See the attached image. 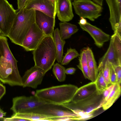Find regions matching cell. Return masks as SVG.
I'll return each instance as SVG.
<instances>
[{
  "mask_svg": "<svg viewBox=\"0 0 121 121\" xmlns=\"http://www.w3.org/2000/svg\"><path fill=\"white\" fill-rule=\"evenodd\" d=\"M17 61L9 48L6 36L0 37V80L11 86H22Z\"/></svg>",
  "mask_w": 121,
  "mask_h": 121,
  "instance_id": "cell-1",
  "label": "cell"
},
{
  "mask_svg": "<svg viewBox=\"0 0 121 121\" xmlns=\"http://www.w3.org/2000/svg\"><path fill=\"white\" fill-rule=\"evenodd\" d=\"M16 16L7 37L12 42L21 46L26 35L35 22V10L23 7L16 10Z\"/></svg>",
  "mask_w": 121,
  "mask_h": 121,
  "instance_id": "cell-2",
  "label": "cell"
},
{
  "mask_svg": "<svg viewBox=\"0 0 121 121\" xmlns=\"http://www.w3.org/2000/svg\"><path fill=\"white\" fill-rule=\"evenodd\" d=\"M35 65L46 73L51 69L56 60V51L53 35H45L33 51Z\"/></svg>",
  "mask_w": 121,
  "mask_h": 121,
  "instance_id": "cell-3",
  "label": "cell"
},
{
  "mask_svg": "<svg viewBox=\"0 0 121 121\" xmlns=\"http://www.w3.org/2000/svg\"><path fill=\"white\" fill-rule=\"evenodd\" d=\"M78 88L74 85L64 84L36 90L34 95L47 103L63 104L71 101Z\"/></svg>",
  "mask_w": 121,
  "mask_h": 121,
  "instance_id": "cell-4",
  "label": "cell"
},
{
  "mask_svg": "<svg viewBox=\"0 0 121 121\" xmlns=\"http://www.w3.org/2000/svg\"><path fill=\"white\" fill-rule=\"evenodd\" d=\"M72 4L75 13L80 18L94 21L101 15L102 6L91 0H74Z\"/></svg>",
  "mask_w": 121,
  "mask_h": 121,
  "instance_id": "cell-5",
  "label": "cell"
},
{
  "mask_svg": "<svg viewBox=\"0 0 121 121\" xmlns=\"http://www.w3.org/2000/svg\"><path fill=\"white\" fill-rule=\"evenodd\" d=\"M33 113L52 117H79L62 104L47 103L36 108L25 111L23 113Z\"/></svg>",
  "mask_w": 121,
  "mask_h": 121,
  "instance_id": "cell-6",
  "label": "cell"
},
{
  "mask_svg": "<svg viewBox=\"0 0 121 121\" xmlns=\"http://www.w3.org/2000/svg\"><path fill=\"white\" fill-rule=\"evenodd\" d=\"M102 94L99 95L97 93L81 100L71 101L62 104L71 111L78 109L88 113H93L95 111L102 107Z\"/></svg>",
  "mask_w": 121,
  "mask_h": 121,
  "instance_id": "cell-7",
  "label": "cell"
},
{
  "mask_svg": "<svg viewBox=\"0 0 121 121\" xmlns=\"http://www.w3.org/2000/svg\"><path fill=\"white\" fill-rule=\"evenodd\" d=\"M16 10L7 0H0V31L7 37L16 16Z\"/></svg>",
  "mask_w": 121,
  "mask_h": 121,
  "instance_id": "cell-8",
  "label": "cell"
},
{
  "mask_svg": "<svg viewBox=\"0 0 121 121\" xmlns=\"http://www.w3.org/2000/svg\"><path fill=\"white\" fill-rule=\"evenodd\" d=\"M12 101L11 109L13 114L23 113L26 110L47 103L40 100L34 95L17 97L13 99Z\"/></svg>",
  "mask_w": 121,
  "mask_h": 121,
  "instance_id": "cell-9",
  "label": "cell"
},
{
  "mask_svg": "<svg viewBox=\"0 0 121 121\" xmlns=\"http://www.w3.org/2000/svg\"><path fill=\"white\" fill-rule=\"evenodd\" d=\"M45 36L35 22L26 35L21 46L26 51H33Z\"/></svg>",
  "mask_w": 121,
  "mask_h": 121,
  "instance_id": "cell-10",
  "label": "cell"
},
{
  "mask_svg": "<svg viewBox=\"0 0 121 121\" xmlns=\"http://www.w3.org/2000/svg\"><path fill=\"white\" fill-rule=\"evenodd\" d=\"M46 73L42 69L34 65L27 70L22 78V86L36 88L41 84Z\"/></svg>",
  "mask_w": 121,
  "mask_h": 121,
  "instance_id": "cell-11",
  "label": "cell"
},
{
  "mask_svg": "<svg viewBox=\"0 0 121 121\" xmlns=\"http://www.w3.org/2000/svg\"><path fill=\"white\" fill-rule=\"evenodd\" d=\"M109 9V19L114 33L121 35V0H106Z\"/></svg>",
  "mask_w": 121,
  "mask_h": 121,
  "instance_id": "cell-12",
  "label": "cell"
},
{
  "mask_svg": "<svg viewBox=\"0 0 121 121\" xmlns=\"http://www.w3.org/2000/svg\"><path fill=\"white\" fill-rule=\"evenodd\" d=\"M56 6L49 0H28L24 7L27 9H33L54 17L56 15Z\"/></svg>",
  "mask_w": 121,
  "mask_h": 121,
  "instance_id": "cell-13",
  "label": "cell"
},
{
  "mask_svg": "<svg viewBox=\"0 0 121 121\" xmlns=\"http://www.w3.org/2000/svg\"><path fill=\"white\" fill-rule=\"evenodd\" d=\"M55 18L51 17L40 11H35V23L45 35H53Z\"/></svg>",
  "mask_w": 121,
  "mask_h": 121,
  "instance_id": "cell-14",
  "label": "cell"
},
{
  "mask_svg": "<svg viewBox=\"0 0 121 121\" xmlns=\"http://www.w3.org/2000/svg\"><path fill=\"white\" fill-rule=\"evenodd\" d=\"M79 24L83 30L87 32L90 35L93 39L95 45L99 48L102 47L104 43L110 39L109 35L88 22L84 25Z\"/></svg>",
  "mask_w": 121,
  "mask_h": 121,
  "instance_id": "cell-15",
  "label": "cell"
},
{
  "mask_svg": "<svg viewBox=\"0 0 121 121\" xmlns=\"http://www.w3.org/2000/svg\"><path fill=\"white\" fill-rule=\"evenodd\" d=\"M56 14L61 22H67L74 17L71 0H57Z\"/></svg>",
  "mask_w": 121,
  "mask_h": 121,
  "instance_id": "cell-16",
  "label": "cell"
},
{
  "mask_svg": "<svg viewBox=\"0 0 121 121\" xmlns=\"http://www.w3.org/2000/svg\"><path fill=\"white\" fill-rule=\"evenodd\" d=\"M95 82H91L78 88L71 101H79L89 97L97 93Z\"/></svg>",
  "mask_w": 121,
  "mask_h": 121,
  "instance_id": "cell-17",
  "label": "cell"
},
{
  "mask_svg": "<svg viewBox=\"0 0 121 121\" xmlns=\"http://www.w3.org/2000/svg\"><path fill=\"white\" fill-rule=\"evenodd\" d=\"M109 47L104 55L99 60L98 72L104 68L106 63L109 62L113 66L121 65L116 59L114 51L112 40L110 38Z\"/></svg>",
  "mask_w": 121,
  "mask_h": 121,
  "instance_id": "cell-18",
  "label": "cell"
},
{
  "mask_svg": "<svg viewBox=\"0 0 121 121\" xmlns=\"http://www.w3.org/2000/svg\"><path fill=\"white\" fill-rule=\"evenodd\" d=\"M84 48L86 56L90 80L92 82H95L97 78L98 71L94 54L92 50L89 47Z\"/></svg>",
  "mask_w": 121,
  "mask_h": 121,
  "instance_id": "cell-19",
  "label": "cell"
},
{
  "mask_svg": "<svg viewBox=\"0 0 121 121\" xmlns=\"http://www.w3.org/2000/svg\"><path fill=\"white\" fill-rule=\"evenodd\" d=\"M59 25L60 36L63 40L69 38L79 30L76 25L67 22H60Z\"/></svg>",
  "mask_w": 121,
  "mask_h": 121,
  "instance_id": "cell-20",
  "label": "cell"
},
{
  "mask_svg": "<svg viewBox=\"0 0 121 121\" xmlns=\"http://www.w3.org/2000/svg\"><path fill=\"white\" fill-rule=\"evenodd\" d=\"M53 34L56 51V60L58 63H61L63 57V48L66 42L65 40L61 39L58 28L54 30Z\"/></svg>",
  "mask_w": 121,
  "mask_h": 121,
  "instance_id": "cell-21",
  "label": "cell"
},
{
  "mask_svg": "<svg viewBox=\"0 0 121 121\" xmlns=\"http://www.w3.org/2000/svg\"><path fill=\"white\" fill-rule=\"evenodd\" d=\"M120 85L117 83L114 86L107 99L103 104L102 107L104 110L110 108L120 96L121 94Z\"/></svg>",
  "mask_w": 121,
  "mask_h": 121,
  "instance_id": "cell-22",
  "label": "cell"
},
{
  "mask_svg": "<svg viewBox=\"0 0 121 121\" xmlns=\"http://www.w3.org/2000/svg\"><path fill=\"white\" fill-rule=\"evenodd\" d=\"M78 60L77 67L82 71L85 78L90 80L86 56L84 48L81 51Z\"/></svg>",
  "mask_w": 121,
  "mask_h": 121,
  "instance_id": "cell-23",
  "label": "cell"
},
{
  "mask_svg": "<svg viewBox=\"0 0 121 121\" xmlns=\"http://www.w3.org/2000/svg\"><path fill=\"white\" fill-rule=\"evenodd\" d=\"M116 59L121 64V36L117 33H114L111 37Z\"/></svg>",
  "mask_w": 121,
  "mask_h": 121,
  "instance_id": "cell-24",
  "label": "cell"
},
{
  "mask_svg": "<svg viewBox=\"0 0 121 121\" xmlns=\"http://www.w3.org/2000/svg\"><path fill=\"white\" fill-rule=\"evenodd\" d=\"M11 117L24 119L29 121H39L45 119L53 118L50 116L33 113H17L13 114Z\"/></svg>",
  "mask_w": 121,
  "mask_h": 121,
  "instance_id": "cell-25",
  "label": "cell"
},
{
  "mask_svg": "<svg viewBox=\"0 0 121 121\" xmlns=\"http://www.w3.org/2000/svg\"><path fill=\"white\" fill-rule=\"evenodd\" d=\"M65 69V68L61 64L57 63L54 64L53 72L59 81L61 82L65 80L66 77Z\"/></svg>",
  "mask_w": 121,
  "mask_h": 121,
  "instance_id": "cell-26",
  "label": "cell"
},
{
  "mask_svg": "<svg viewBox=\"0 0 121 121\" xmlns=\"http://www.w3.org/2000/svg\"><path fill=\"white\" fill-rule=\"evenodd\" d=\"M95 82L97 94L99 95H102L108 86L105 80L102 71L99 72L97 78Z\"/></svg>",
  "mask_w": 121,
  "mask_h": 121,
  "instance_id": "cell-27",
  "label": "cell"
},
{
  "mask_svg": "<svg viewBox=\"0 0 121 121\" xmlns=\"http://www.w3.org/2000/svg\"><path fill=\"white\" fill-rule=\"evenodd\" d=\"M79 55L80 54L75 49L71 48L68 49L60 63L62 65H67L71 60L79 56Z\"/></svg>",
  "mask_w": 121,
  "mask_h": 121,
  "instance_id": "cell-28",
  "label": "cell"
},
{
  "mask_svg": "<svg viewBox=\"0 0 121 121\" xmlns=\"http://www.w3.org/2000/svg\"><path fill=\"white\" fill-rule=\"evenodd\" d=\"M102 71L103 76L107 85L110 84V63L107 62Z\"/></svg>",
  "mask_w": 121,
  "mask_h": 121,
  "instance_id": "cell-29",
  "label": "cell"
},
{
  "mask_svg": "<svg viewBox=\"0 0 121 121\" xmlns=\"http://www.w3.org/2000/svg\"><path fill=\"white\" fill-rule=\"evenodd\" d=\"M110 66V84H114L117 83V76L113 66L111 63Z\"/></svg>",
  "mask_w": 121,
  "mask_h": 121,
  "instance_id": "cell-30",
  "label": "cell"
},
{
  "mask_svg": "<svg viewBox=\"0 0 121 121\" xmlns=\"http://www.w3.org/2000/svg\"><path fill=\"white\" fill-rule=\"evenodd\" d=\"M114 86V84H111L110 85L108 86L104 91L102 94V105L107 99L111 91Z\"/></svg>",
  "mask_w": 121,
  "mask_h": 121,
  "instance_id": "cell-31",
  "label": "cell"
},
{
  "mask_svg": "<svg viewBox=\"0 0 121 121\" xmlns=\"http://www.w3.org/2000/svg\"><path fill=\"white\" fill-rule=\"evenodd\" d=\"M113 66L116 74L117 83L120 85L121 82V65Z\"/></svg>",
  "mask_w": 121,
  "mask_h": 121,
  "instance_id": "cell-32",
  "label": "cell"
},
{
  "mask_svg": "<svg viewBox=\"0 0 121 121\" xmlns=\"http://www.w3.org/2000/svg\"><path fill=\"white\" fill-rule=\"evenodd\" d=\"M70 117H62L51 118V121H73V118Z\"/></svg>",
  "mask_w": 121,
  "mask_h": 121,
  "instance_id": "cell-33",
  "label": "cell"
},
{
  "mask_svg": "<svg viewBox=\"0 0 121 121\" xmlns=\"http://www.w3.org/2000/svg\"><path fill=\"white\" fill-rule=\"evenodd\" d=\"M3 121H26L28 120L22 118L11 117L10 118H4Z\"/></svg>",
  "mask_w": 121,
  "mask_h": 121,
  "instance_id": "cell-34",
  "label": "cell"
},
{
  "mask_svg": "<svg viewBox=\"0 0 121 121\" xmlns=\"http://www.w3.org/2000/svg\"><path fill=\"white\" fill-rule=\"evenodd\" d=\"M28 0H17L18 9L19 10L23 8Z\"/></svg>",
  "mask_w": 121,
  "mask_h": 121,
  "instance_id": "cell-35",
  "label": "cell"
},
{
  "mask_svg": "<svg viewBox=\"0 0 121 121\" xmlns=\"http://www.w3.org/2000/svg\"><path fill=\"white\" fill-rule=\"evenodd\" d=\"M6 92L5 87L0 83V99L5 94Z\"/></svg>",
  "mask_w": 121,
  "mask_h": 121,
  "instance_id": "cell-36",
  "label": "cell"
},
{
  "mask_svg": "<svg viewBox=\"0 0 121 121\" xmlns=\"http://www.w3.org/2000/svg\"><path fill=\"white\" fill-rule=\"evenodd\" d=\"M76 69L73 67H70L65 69V73L67 74H72L76 71Z\"/></svg>",
  "mask_w": 121,
  "mask_h": 121,
  "instance_id": "cell-37",
  "label": "cell"
},
{
  "mask_svg": "<svg viewBox=\"0 0 121 121\" xmlns=\"http://www.w3.org/2000/svg\"><path fill=\"white\" fill-rule=\"evenodd\" d=\"M87 22L85 18H81L78 24L84 25L86 24Z\"/></svg>",
  "mask_w": 121,
  "mask_h": 121,
  "instance_id": "cell-38",
  "label": "cell"
},
{
  "mask_svg": "<svg viewBox=\"0 0 121 121\" xmlns=\"http://www.w3.org/2000/svg\"><path fill=\"white\" fill-rule=\"evenodd\" d=\"M6 114V113L4 112L0 108V119L3 118Z\"/></svg>",
  "mask_w": 121,
  "mask_h": 121,
  "instance_id": "cell-39",
  "label": "cell"
},
{
  "mask_svg": "<svg viewBox=\"0 0 121 121\" xmlns=\"http://www.w3.org/2000/svg\"><path fill=\"white\" fill-rule=\"evenodd\" d=\"M96 3L102 6L103 5V0H91Z\"/></svg>",
  "mask_w": 121,
  "mask_h": 121,
  "instance_id": "cell-40",
  "label": "cell"
},
{
  "mask_svg": "<svg viewBox=\"0 0 121 121\" xmlns=\"http://www.w3.org/2000/svg\"><path fill=\"white\" fill-rule=\"evenodd\" d=\"M55 6H56L57 0H49Z\"/></svg>",
  "mask_w": 121,
  "mask_h": 121,
  "instance_id": "cell-41",
  "label": "cell"
},
{
  "mask_svg": "<svg viewBox=\"0 0 121 121\" xmlns=\"http://www.w3.org/2000/svg\"><path fill=\"white\" fill-rule=\"evenodd\" d=\"M1 33L0 31V37L1 36Z\"/></svg>",
  "mask_w": 121,
  "mask_h": 121,
  "instance_id": "cell-42",
  "label": "cell"
},
{
  "mask_svg": "<svg viewBox=\"0 0 121 121\" xmlns=\"http://www.w3.org/2000/svg\"></svg>",
  "mask_w": 121,
  "mask_h": 121,
  "instance_id": "cell-43",
  "label": "cell"
}]
</instances>
